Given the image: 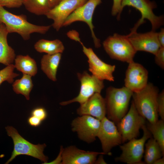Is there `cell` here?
Wrapping results in <instances>:
<instances>
[{"mask_svg": "<svg viewBox=\"0 0 164 164\" xmlns=\"http://www.w3.org/2000/svg\"><path fill=\"white\" fill-rule=\"evenodd\" d=\"M0 22L4 24L9 33H17L25 40L29 39L32 33H46L51 27L50 25L39 26L32 24L27 21L26 15L13 14L0 6Z\"/></svg>", "mask_w": 164, "mask_h": 164, "instance_id": "1", "label": "cell"}, {"mask_svg": "<svg viewBox=\"0 0 164 164\" xmlns=\"http://www.w3.org/2000/svg\"><path fill=\"white\" fill-rule=\"evenodd\" d=\"M133 92L125 87L107 89L105 99L108 118L116 125L127 112Z\"/></svg>", "mask_w": 164, "mask_h": 164, "instance_id": "2", "label": "cell"}, {"mask_svg": "<svg viewBox=\"0 0 164 164\" xmlns=\"http://www.w3.org/2000/svg\"><path fill=\"white\" fill-rule=\"evenodd\" d=\"M158 94V88L152 84L148 83L143 89L133 93L132 97L138 113L152 124L159 120L157 105Z\"/></svg>", "mask_w": 164, "mask_h": 164, "instance_id": "3", "label": "cell"}, {"mask_svg": "<svg viewBox=\"0 0 164 164\" xmlns=\"http://www.w3.org/2000/svg\"><path fill=\"white\" fill-rule=\"evenodd\" d=\"M5 129L8 135L12 138L14 144L11 157L5 164L9 163L16 157L20 155H26L37 158L43 162V164L47 162L48 158L43 152L46 146L45 144H32L22 137L12 126H7Z\"/></svg>", "mask_w": 164, "mask_h": 164, "instance_id": "4", "label": "cell"}, {"mask_svg": "<svg viewBox=\"0 0 164 164\" xmlns=\"http://www.w3.org/2000/svg\"><path fill=\"white\" fill-rule=\"evenodd\" d=\"M102 44L104 50L111 58L128 63L133 61L137 51L127 35L115 33L107 38Z\"/></svg>", "mask_w": 164, "mask_h": 164, "instance_id": "5", "label": "cell"}, {"mask_svg": "<svg viewBox=\"0 0 164 164\" xmlns=\"http://www.w3.org/2000/svg\"><path fill=\"white\" fill-rule=\"evenodd\" d=\"M143 135L142 138H132L126 143L120 145L122 151L120 155L115 158L117 162L128 164H144L142 161L144 153V148L146 141L152 137V134L145 125L142 128Z\"/></svg>", "mask_w": 164, "mask_h": 164, "instance_id": "6", "label": "cell"}, {"mask_svg": "<svg viewBox=\"0 0 164 164\" xmlns=\"http://www.w3.org/2000/svg\"><path fill=\"white\" fill-rule=\"evenodd\" d=\"M126 6L135 8L139 11L141 15V18L131 29V31H136L139 26L144 23L145 19L148 20L150 22L152 31H155L163 25V16H157L153 12V10L157 7L156 4L154 2L149 0H122L121 3L122 10Z\"/></svg>", "mask_w": 164, "mask_h": 164, "instance_id": "7", "label": "cell"}, {"mask_svg": "<svg viewBox=\"0 0 164 164\" xmlns=\"http://www.w3.org/2000/svg\"><path fill=\"white\" fill-rule=\"evenodd\" d=\"M145 124V119L138 113L132 101L129 111L116 125L122 143L136 138Z\"/></svg>", "mask_w": 164, "mask_h": 164, "instance_id": "8", "label": "cell"}, {"mask_svg": "<svg viewBox=\"0 0 164 164\" xmlns=\"http://www.w3.org/2000/svg\"><path fill=\"white\" fill-rule=\"evenodd\" d=\"M102 2V0H88L84 4L75 10L67 19L63 26H68L77 21L83 22L88 26L91 31L95 47L101 46L100 41L95 36L92 22L93 15L96 7Z\"/></svg>", "mask_w": 164, "mask_h": 164, "instance_id": "9", "label": "cell"}, {"mask_svg": "<svg viewBox=\"0 0 164 164\" xmlns=\"http://www.w3.org/2000/svg\"><path fill=\"white\" fill-rule=\"evenodd\" d=\"M78 78L81 83L78 95L70 100L60 103V105H66L74 102L80 104L87 101L95 93H100L104 87L103 80L84 71L82 73H77Z\"/></svg>", "mask_w": 164, "mask_h": 164, "instance_id": "10", "label": "cell"}, {"mask_svg": "<svg viewBox=\"0 0 164 164\" xmlns=\"http://www.w3.org/2000/svg\"><path fill=\"white\" fill-rule=\"evenodd\" d=\"M101 123V121L91 116L82 115L73 120L71 129L80 139L90 143L96 140Z\"/></svg>", "mask_w": 164, "mask_h": 164, "instance_id": "11", "label": "cell"}, {"mask_svg": "<svg viewBox=\"0 0 164 164\" xmlns=\"http://www.w3.org/2000/svg\"><path fill=\"white\" fill-rule=\"evenodd\" d=\"M81 45L83 51L87 57L89 63V70L92 75L102 80H106L110 81H114L113 73L115 69V65H111L101 60L91 48H87L79 38L76 40Z\"/></svg>", "mask_w": 164, "mask_h": 164, "instance_id": "12", "label": "cell"}, {"mask_svg": "<svg viewBox=\"0 0 164 164\" xmlns=\"http://www.w3.org/2000/svg\"><path fill=\"white\" fill-rule=\"evenodd\" d=\"M101 122L97 137L101 142L103 152L111 155L112 149L122 143L121 137L113 122L106 117Z\"/></svg>", "mask_w": 164, "mask_h": 164, "instance_id": "13", "label": "cell"}, {"mask_svg": "<svg viewBox=\"0 0 164 164\" xmlns=\"http://www.w3.org/2000/svg\"><path fill=\"white\" fill-rule=\"evenodd\" d=\"M87 0H62L56 5L51 9L46 16L53 20L52 26L58 31L63 26L68 17Z\"/></svg>", "mask_w": 164, "mask_h": 164, "instance_id": "14", "label": "cell"}, {"mask_svg": "<svg viewBox=\"0 0 164 164\" xmlns=\"http://www.w3.org/2000/svg\"><path fill=\"white\" fill-rule=\"evenodd\" d=\"M148 78L147 70L133 61L128 63L124 79L125 87L133 93L139 91L147 85Z\"/></svg>", "mask_w": 164, "mask_h": 164, "instance_id": "15", "label": "cell"}, {"mask_svg": "<svg viewBox=\"0 0 164 164\" xmlns=\"http://www.w3.org/2000/svg\"><path fill=\"white\" fill-rule=\"evenodd\" d=\"M158 32L151 31L144 33L131 31L127 35L129 40L135 50L144 51L155 55L161 47L157 37Z\"/></svg>", "mask_w": 164, "mask_h": 164, "instance_id": "16", "label": "cell"}, {"mask_svg": "<svg viewBox=\"0 0 164 164\" xmlns=\"http://www.w3.org/2000/svg\"><path fill=\"white\" fill-rule=\"evenodd\" d=\"M106 154L104 152L85 151L72 145L64 149L61 164H94L98 155Z\"/></svg>", "mask_w": 164, "mask_h": 164, "instance_id": "17", "label": "cell"}, {"mask_svg": "<svg viewBox=\"0 0 164 164\" xmlns=\"http://www.w3.org/2000/svg\"><path fill=\"white\" fill-rule=\"evenodd\" d=\"M77 113L80 116L90 115L101 121L106 114L105 99L100 93H95L85 102L80 104L77 110Z\"/></svg>", "mask_w": 164, "mask_h": 164, "instance_id": "18", "label": "cell"}, {"mask_svg": "<svg viewBox=\"0 0 164 164\" xmlns=\"http://www.w3.org/2000/svg\"><path fill=\"white\" fill-rule=\"evenodd\" d=\"M9 33L4 24L0 22V63L6 66L12 64L16 57L14 50L8 43Z\"/></svg>", "mask_w": 164, "mask_h": 164, "instance_id": "19", "label": "cell"}, {"mask_svg": "<svg viewBox=\"0 0 164 164\" xmlns=\"http://www.w3.org/2000/svg\"><path fill=\"white\" fill-rule=\"evenodd\" d=\"M61 58V53L44 55L41 60V69L52 80H56V74Z\"/></svg>", "mask_w": 164, "mask_h": 164, "instance_id": "20", "label": "cell"}, {"mask_svg": "<svg viewBox=\"0 0 164 164\" xmlns=\"http://www.w3.org/2000/svg\"><path fill=\"white\" fill-rule=\"evenodd\" d=\"M34 47L38 52L44 53L50 55L61 53L64 50L63 43L58 39L52 40L40 39L35 43Z\"/></svg>", "mask_w": 164, "mask_h": 164, "instance_id": "21", "label": "cell"}, {"mask_svg": "<svg viewBox=\"0 0 164 164\" xmlns=\"http://www.w3.org/2000/svg\"><path fill=\"white\" fill-rule=\"evenodd\" d=\"M15 68L23 74L34 76L37 72V67L35 60L29 55L17 56L15 58Z\"/></svg>", "mask_w": 164, "mask_h": 164, "instance_id": "22", "label": "cell"}, {"mask_svg": "<svg viewBox=\"0 0 164 164\" xmlns=\"http://www.w3.org/2000/svg\"><path fill=\"white\" fill-rule=\"evenodd\" d=\"M145 145V163L153 164L155 160L164 156L159 144L153 138H149Z\"/></svg>", "mask_w": 164, "mask_h": 164, "instance_id": "23", "label": "cell"}, {"mask_svg": "<svg viewBox=\"0 0 164 164\" xmlns=\"http://www.w3.org/2000/svg\"><path fill=\"white\" fill-rule=\"evenodd\" d=\"M31 77L30 75L23 74L22 78L15 80L12 85L13 91L15 93L24 95L28 100L30 99V93L33 86Z\"/></svg>", "mask_w": 164, "mask_h": 164, "instance_id": "24", "label": "cell"}, {"mask_svg": "<svg viewBox=\"0 0 164 164\" xmlns=\"http://www.w3.org/2000/svg\"><path fill=\"white\" fill-rule=\"evenodd\" d=\"M23 5L29 12L38 15H46L51 9L48 0H24Z\"/></svg>", "mask_w": 164, "mask_h": 164, "instance_id": "25", "label": "cell"}, {"mask_svg": "<svg viewBox=\"0 0 164 164\" xmlns=\"http://www.w3.org/2000/svg\"><path fill=\"white\" fill-rule=\"evenodd\" d=\"M146 127L153 138L159 144L163 154H164V122L162 120H158L156 122L152 124L148 123Z\"/></svg>", "mask_w": 164, "mask_h": 164, "instance_id": "26", "label": "cell"}, {"mask_svg": "<svg viewBox=\"0 0 164 164\" xmlns=\"http://www.w3.org/2000/svg\"><path fill=\"white\" fill-rule=\"evenodd\" d=\"M14 65L12 64L0 70V85L6 81L10 84L13 82L14 79L19 74L14 72Z\"/></svg>", "mask_w": 164, "mask_h": 164, "instance_id": "27", "label": "cell"}, {"mask_svg": "<svg viewBox=\"0 0 164 164\" xmlns=\"http://www.w3.org/2000/svg\"><path fill=\"white\" fill-rule=\"evenodd\" d=\"M157 105L158 115L162 120H164V91L163 89L159 93L157 100Z\"/></svg>", "mask_w": 164, "mask_h": 164, "instance_id": "28", "label": "cell"}, {"mask_svg": "<svg viewBox=\"0 0 164 164\" xmlns=\"http://www.w3.org/2000/svg\"><path fill=\"white\" fill-rule=\"evenodd\" d=\"M24 0H0V6L8 8H17L23 5Z\"/></svg>", "mask_w": 164, "mask_h": 164, "instance_id": "29", "label": "cell"}, {"mask_svg": "<svg viewBox=\"0 0 164 164\" xmlns=\"http://www.w3.org/2000/svg\"><path fill=\"white\" fill-rule=\"evenodd\" d=\"M122 0H113V5L112 7L111 13L112 16L117 15V19L119 20L121 13L122 11L121 8Z\"/></svg>", "mask_w": 164, "mask_h": 164, "instance_id": "30", "label": "cell"}, {"mask_svg": "<svg viewBox=\"0 0 164 164\" xmlns=\"http://www.w3.org/2000/svg\"><path fill=\"white\" fill-rule=\"evenodd\" d=\"M31 115L35 116L43 121L46 118L47 114L46 110L42 107H38L33 109Z\"/></svg>", "mask_w": 164, "mask_h": 164, "instance_id": "31", "label": "cell"}, {"mask_svg": "<svg viewBox=\"0 0 164 164\" xmlns=\"http://www.w3.org/2000/svg\"><path fill=\"white\" fill-rule=\"evenodd\" d=\"M156 64L162 69H164V47H161L155 55Z\"/></svg>", "mask_w": 164, "mask_h": 164, "instance_id": "32", "label": "cell"}, {"mask_svg": "<svg viewBox=\"0 0 164 164\" xmlns=\"http://www.w3.org/2000/svg\"><path fill=\"white\" fill-rule=\"evenodd\" d=\"M28 123L32 127H37L40 125L42 121L37 117L31 115L28 118Z\"/></svg>", "mask_w": 164, "mask_h": 164, "instance_id": "33", "label": "cell"}, {"mask_svg": "<svg viewBox=\"0 0 164 164\" xmlns=\"http://www.w3.org/2000/svg\"><path fill=\"white\" fill-rule=\"evenodd\" d=\"M64 148L61 146L59 153L56 158L53 161L50 162H47L46 164H61L62 160V154Z\"/></svg>", "mask_w": 164, "mask_h": 164, "instance_id": "34", "label": "cell"}, {"mask_svg": "<svg viewBox=\"0 0 164 164\" xmlns=\"http://www.w3.org/2000/svg\"><path fill=\"white\" fill-rule=\"evenodd\" d=\"M158 40L161 47H164V29L161 28L160 31L158 32Z\"/></svg>", "mask_w": 164, "mask_h": 164, "instance_id": "35", "label": "cell"}, {"mask_svg": "<svg viewBox=\"0 0 164 164\" xmlns=\"http://www.w3.org/2000/svg\"><path fill=\"white\" fill-rule=\"evenodd\" d=\"M103 154H101L99 155V156L98 159H96L95 161L94 164H107L106 162L104 161Z\"/></svg>", "mask_w": 164, "mask_h": 164, "instance_id": "36", "label": "cell"}, {"mask_svg": "<svg viewBox=\"0 0 164 164\" xmlns=\"http://www.w3.org/2000/svg\"><path fill=\"white\" fill-rule=\"evenodd\" d=\"M61 0H48L51 9L53 8Z\"/></svg>", "mask_w": 164, "mask_h": 164, "instance_id": "37", "label": "cell"}, {"mask_svg": "<svg viewBox=\"0 0 164 164\" xmlns=\"http://www.w3.org/2000/svg\"><path fill=\"white\" fill-rule=\"evenodd\" d=\"M164 164V158H160L155 160L153 164Z\"/></svg>", "mask_w": 164, "mask_h": 164, "instance_id": "38", "label": "cell"}]
</instances>
